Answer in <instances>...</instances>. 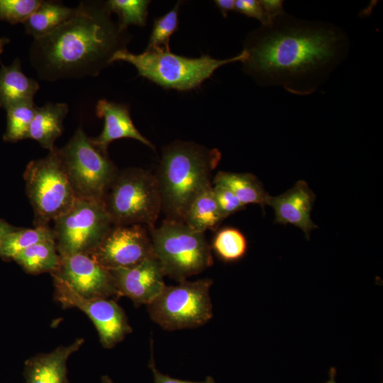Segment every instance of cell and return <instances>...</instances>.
I'll list each match as a JSON object with an SVG mask.
<instances>
[{
    "mask_svg": "<svg viewBox=\"0 0 383 383\" xmlns=\"http://www.w3.org/2000/svg\"><path fill=\"white\" fill-rule=\"evenodd\" d=\"M349 40L340 28L286 13L252 30L244 43L243 71L262 86L313 93L345 58Z\"/></svg>",
    "mask_w": 383,
    "mask_h": 383,
    "instance_id": "6da1fadb",
    "label": "cell"
},
{
    "mask_svg": "<svg viewBox=\"0 0 383 383\" xmlns=\"http://www.w3.org/2000/svg\"><path fill=\"white\" fill-rule=\"evenodd\" d=\"M106 2L83 1L72 16L48 34L34 38L30 59L41 79L97 76L126 49L127 29L111 19Z\"/></svg>",
    "mask_w": 383,
    "mask_h": 383,
    "instance_id": "7a4b0ae2",
    "label": "cell"
},
{
    "mask_svg": "<svg viewBox=\"0 0 383 383\" xmlns=\"http://www.w3.org/2000/svg\"><path fill=\"white\" fill-rule=\"evenodd\" d=\"M221 151L192 141L175 140L162 150L155 174L167 219L183 221L195 197L212 184Z\"/></svg>",
    "mask_w": 383,
    "mask_h": 383,
    "instance_id": "3957f363",
    "label": "cell"
},
{
    "mask_svg": "<svg viewBox=\"0 0 383 383\" xmlns=\"http://www.w3.org/2000/svg\"><path fill=\"white\" fill-rule=\"evenodd\" d=\"M248 56L243 49L227 59H216L209 55L187 57L170 50H148L134 54L126 48L117 51L111 59L127 62L135 67L140 76L167 89L189 91L196 89L219 67L234 62H243Z\"/></svg>",
    "mask_w": 383,
    "mask_h": 383,
    "instance_id": "277c9868",
    "label": "cell"
},
{
    "mask_svg": "<svg viewBox=\"0 0 383 383\" xmlns=\"http://www.w3.org/2000/svg\"><path fill=\"white\" fill-rule=\"evenodd\" d=\"M101 201L114 226L139 224L150 230L162 212L155 174L140 167L118 170Z\"/></svg>",
    "mask_w": 383,
    "mask_h": 383,
    "instance_id": "5b68a950",
    "label": "cell"
},
{
    "mask_svg": "<svg viewBox=\"0 0 383 383\" xmlns=\"http://www.w3.org/2000/svg\"><path fill=\"white\" fill-rule=\"evenodd\" d=\"M149 232L165 276L180 282L213 263L204 233L194 231L183 221L165 218Z\"/></svg>",
    "mask_w": 383,
    "mask_h": 383,
    "instance_id": "8992f818",
    "label": "cell"
},
{
    "mask_svg": "<svg viewBox=\"0 0 383 383\" xmlns=\"http://www.w3.org/2000/svg\"><path fill=\"white\" fill-rule=\"evenodd\" d=\"M23 176L35 226H50L73 204L76 196L57 148L46 157L30 161Z\"/></svg>",
    "mask_w": 383,
    "mask_h": 383,
    "instance_id": "52a82bcc",
    "label": "cell"
},
{
    "mask_svg": "<svg viewBox=\"0 0 383 383\" xmlns=\"http://www.w3.org/2000/svg\"><path fill=\"white\" fill-rule=\"evenodd\" d=\"M209 278L184 280L164 287L147 309L151 320L167 331L194 328L213 318Z\"/></svg>",
    "mask_w": 383,
    "mask_h": 383,
    "instance_id": "ba28073f",
    "label": "cell"
},
{
    "mask_svg": "<svg viewBox=\"0 0 383 383\" xmlns=\"http://www.w3.org/2000/svg\"><path fill=\"white\" fill-rule=\"evenodd\" d=\"M58 153L76 198L101 201L118 170L79 128Z\"/></svg>",
    "mask_w": 383,
    "mask_h": 383,
    "instance_id": "9c48e42d",
    "label": "cell"
},
{
    "mask_svg": "<svg viewBox=\"0 0 383 383\" xmlns=\"http://www.w3.org/2000/svg\"><path fill=\"white\" fill-rule=\"evenodd\" d=\"M53 223L60 255L89 253L101 243L113 226L101 201L79 198Z\"/></svg>",
    "mask_w": 383,
    "mask_h": 383,
    "instance_id": "30bf717a",
    "label": "cell"
},
{
    "mask_svg": "<svg viewBox=\"0 0 383 383\" xmlns=\"http://www.w3.org/2000/svg\"><path fill=\"white\" fill-rule=\"evenodd\" d=\"M53 283L55 300L63 308L75 307L85 313L94 324L104 348H113L132 333L126 313L113 299H86L58 279L53 278Z\"/></svg>",
    "mask_w": 383,
    "mask_h": 383,
    "instance_id": "8fae6325",
    "label": "cell"
},
{
    "mask_svg": "<svg viewBox=\"0 0 383 383\" xmlns=\"http://www.w3.org/2000/svg\"><path fill=\"white\" fill-rule=\"evenodd\" d=\"M89 254L107 270L127 267L155 257L149 229L143 225H113Z\"/></svg>",
    "mask_w": 383,
    "mask_h": 383,
    "instance_id": "7c38bea8",
    "label": "cell"
},
{
    "mask_svg": "<svg viewBox=\"0 0 383 383\" xmlns=\"http://www.w3.org/2000/svg\"><path fill=\"white\" fill-rule=\"evenodd\" d=\"M50 274L86 299L119 296L109 271L87 253L60 255L58 266Z\"/></svg>",
    "mask_w": 383,
    "mask_h": 383,
    "instance_id": "4fadbf2b",
    "label": "cell"
},
{
    "mask_svg": "<svg viewBox=\"0 0 383 383\" xmlns=\"http://www.w3.org/2000/svg\"><path fill=\"white\" fill-rule=\"evenodd\" d=\"M118 296L131 299L135 304L148 305L165 287V274L156 257L127 267L108 270Z\"/></svg>",
    "mask_w": 383,
    "mask_h": 383,
    "instance_id": "5bb4252c",
    "label": "cell"
},
{
    "mask_svg": "<svg viewBox=\"0 0 383 383\" xmlns=\"http://www.w3.org/2000/svg\"><path fill=\"white\" fill-rule=\"evenodd\" d=\"M316 195L304 180L298 181L286 192L276 196H269L267 205L274 211V223L291 224L299 228L309 240L311 231L317 228L311 218Z\"/></svg>",
    "mask_w": 383,
    "mask_h": 383,
    "instance_id": "9a60e30c",
    "label": "cell"
},
{
    "mask_svg": "<svg viewBox=\"0 0 383 383\" xmlns=\"http://www.w3.org/2000/svg\"><path fill=\"white\" fill-rule=\"evenodd\" d=\"M96 113L104 119V128L99 136L90 139L103 151L107 152L109 144L121 138H132L155 150L153 144L135 126L128 106L100 99L96 104Z\"/></svg>",
    "mask_w": 383,
    "mask_h": 383,
    "instance_id": "2e32d148",
    "label": "cell"
},
{
    "mask_svg": "<svg viewBox=\"0 0 383 383\" xmlns=\"http://www.w3.org/2000/svg\"><path fill=\"white\" fill-rule=\"evenodd\" d=\"M83 338L62 345L50 353L38 354L25 362L26 383H68L67 362L84 343Z\"/></svg>",
    "mask_w": 383,
    "mask_h": 383,
    "instance_id": "e0dca14e",
    "label": "cell"
},
{
    "mask_svg": "<svg viewBox=\"0 0 383 383\" xmlns=\"http://www.w3.org/2000/svg\"><path fill=\"white\" fill-rule=\"evenodd\" d=\"M38 83L21 70L20 60L0 70V106L6 110L14 105L33 102Z\"/></svg>",
    "mask_w": 383,
    "mask_h": 383,
    "instance_id": "ac0fdd59",
    "label": "cell"
},
{
    "mask_svg": "<svg viewBox=\"0 0 383 383\" xmlns=\"http://www.w3.org/2000/svg\"><path fill=\"white\" fill-rule=\"evenodd\" d=\"M68 110V106L65 103L49 102L43 106H36L28 138L37 141L49 151L53 150L55 140L62 133V122Z\"/></svg>",
    "mask_w": 383,
    "mask_h": 383,
    "instance_id": "d6986e66",
    "label": "cell"
},
{
    "mask_svg": "<svg viewBox=\"0 0 383 383\" xmlns=\"http://www.w3.org/2000/svg\"><path fill=\"white\" fill-rule=\"evenodd\" d=\"M212 183L226 186L245 206L258 204L264 210L267 205L270 195L253 174L220 171L214 177Z\"/></svg>",
    "mask_w": 383,
    "mask_h": 383,
    "instance_id": "ffe728a7",
    "label": "cell"
},
{
    "mask_svg": "<svg viewBox=\"0 0 383 383\" xmlns=\"http://www.w3.org/2000/svg\"><path fill=\"white\" fill-rule=\"evenodd\" d=\"M225 218L215 199L212 184L200 192L190 204L183 222L194 231L214 229Z\"/></svg>",
    "mask_w": 383,
    "mask_h": 383,
    "instance_id": "44dd1931",
    "label": "cell"
},
{
    "mask_svg": "<svg viewBox=\"0 0 383 383\" xmlns=\"http://www.w3.org/2000/svg\"><path fill=\"white\" fill-rule=\"evenodd\" d=\"M74 12V8L53 1H43L38 8L23 23L26 33L34 38L45 35L60 26Z\"/></svg>",
    "mask_w": 383,
    "mask_h": 383,
    "instance_id": "7402d4cb",
    "label": "cell"
},
{
    "mask_svg": "<svg viewBox=\"0 0 383 383\" xmlns=\"http://www.w3.org/2000/svg\"><path fill=\"white\" fill-rule=\"evenodd\" d=\"M26 272L38 274L52 273L59 264L60 255L55 240H48L28 247L13 259Z\"/></svg>",
    "mask_w": 383,
    "mask_h": 383,
    "instance_id": "603a6c76",
    "label": "cell"
},
{
    "mask_svg": "<svg viewBox=\"0 0 383 383\" xmlns=\"http://www.w3.org/2000/svg\"><path fill=\"white\" fill-rule=\"evenodd\" d=\"M55 240L50 226H35L33 228H16L5 238L0 251V257L13 260L18 253L36 243Z\"/></svg>",
    "mask_w": 383,
    "mask_h": 383,
    "instance_id": "cb8c5ba5",
    "label": "cell"
},
{
    "mask_svg": "<svg viewBox=\"0 0 383 383\" xmlns=\"http://www.w3.org/2000/svg\"><path fill=\"white\" fill-rule=\"evenodd\" d=\"M212 248L222 260L233 262L244 257L248 250V241L240 230L226 227L216 234Z\"/></svg>",
    "mask_w": 383,
    "mask_h": 383,
    "instance_id": "d4e9b609",
    "label": "cell"
},
{
    "mask_svg": "<svg viewBox=\"0 0 383 383\" xmlns=\"http://www.w3.org/2000/svg\"><path fill=\"white\" fill-rule=\"evenodd\" d=\"M33 102L22 103L6 109L7 126L4 140L16 142L28 138L30 126L35 111Z\"/></svg>",
    "mask_w": 383,
    "mask_h": 383,
    "instance_id": "484cf974",
    "label": "cell"
},
{
    "mask_svg": "<svg viewBox=\"0 0 383 383\" xmlns=\"http://www.w3.org/2000/svg\"><path fill=\"white\" fill-rule=\"evenodd\" d=\"M179 6L178 1L170 11L155 19L145 50H170V38L178 28Z\"/></svg>",
    "mask_w": 383,
    "mask_h": 383,
    "instance_id": "4316f807",
    "label": "cell"
},
{
    "mask_svg": "<svg viewBox=\"0 0 383 383\" xmlns=\"http://www.w3.org/2000/svg\"><path fill=\"white\" fill-rule=\"evenodd\" d=\"M109 11L118 16V23L127 29L130 25L145 26L148 15V0H109L106 1Z\"/></svg>",
    "mask_w": 383,
    "mask_h": 383,
    "instance_id": "83f0119b",
    "label": "cell"
},
{
    "mask_svg": "<svg viewBox=\"0 0 383 383\" xmlns=\"http://www.w3.org/2000/svg\"><path fill=\"white\" fill-rule=\"evenodd\" d=\"M40 0H0V20L23 23L40 5Z\"/></svg>",
    "mask_w": 383,
    "mask_h": 383,
    "instance_id": "f1b7e54d",
    "label": "cell"
},
{
    "mask_svg": "<svg viewBox=\"0 0 383 383\" xmlns=\"http://www.w3.org/2000/svg\"><path fill=\"white\" fill-rule=\"evenodd\" d=\"M212 190L218 208L225 218L245 209V206L226 186L212 183Z\"/></svg>",
    "mask_w": 383,
    "mask_h": 383,
    "instance_id": "f546056e",
    "label": "cell"
},
{
    "mask_svg": "<svg viewBox=\"0 0 383 383\" xmlns=\"http://www.w3.org/2000/svg\"><path fill=\"white\" fill-rule=\"evenodd\" d=\"M235 10L248 17L257 19L262 25H266L270 22L260 1H235Z\"/></svg>",
    "mask_w": 383,
    "mask_h": 383,
    "instance_id": "4dcf8cb0",
    "label": "cell"
},
{
    "mask_svg": "<svg viewBox=\"0 0 383 383\" xmlns=\"http://www.w3.org/2000/svg\"><path fill=\"white\" fill-rule=\"evenodd\" d=\"M153 346L151 344V355L149 362V368L151 370L153 375L154 383H216L214 379L211 376H207L204 381L192 382L189 380H182L179 379L172 378L167 374L161 373L157 368L155 364L153 356Z\"/></svg>",
    "mask_w": 383,
    "mask_h": 383,
    "instance_id": "1f68e13d",
    "label": "cell"
},
{
    "mask_svg": "<svg viewBox=\"0 0 383 383\" xmlns=\"http://www.w3.org/2000/svg\"><path fill=\"white\" fill-rule=\"evenodd\" d=\"M268 16L270 21L284 13V1L281 0H262L260 1Z\"/></svg>",
    "mask_w": 383,
    "mask_h": 383,
    "instance_id": "d6a6232c",
    "label": "cell"
},
{
    "mask_svg": "<svg viewBox=\"0 0 383 383\" xmlns=\"http://www.w3.org/2000/svg\"><path fill=\"white\" fill-rule=\"evenodd\" d=\"M214 3L225 18L229 11L235 10L234 0H215Z\"/></svg>",
    "mask_w": 383,
    "mask_h": 383,
    "instance_id": "836d02e7",
    "label": "cell"
},
{
    "mask_svg": "<svg viewBox=\"0 0 383 383\" xmlns=\"http://www.w3.org/2000/svg\"><path fill=\"white\" fill-rule=\"evenodd\" d=\"M16 227L10 225L5 221L0 218V251L5 238Z\"/></svg>",
    "mask_w": 383,
    "mask_h": 383,
    "instance_id": "e575fe53",
    "label": "cell"
},
{
    "mask_svg": "<svg viewBox=\"0 0 383 383\" xmlns=\"http://www.w3.org/2000/svg\"><path fill=\"white\" fill-rule=\"evenodd\" d=\"M336 369L331 367L329 371V379L326 383H337L335 380Z\"/></svg>",
    "mask_w": 383,
    "mask_h": 383,
    "instance_id": "d590c367",
    "label": "cell"
},
{
    "mask_svg": "<svg viewBox=\"0 0 383 383\" xmlns=\"http://www.w3.org/2000/svg\"><path fill=\"white\" fill-rule=\"evenodd\" d=\"M9 42V39L7 38H0V55L3 52L4 47Z\"/></svg>",
    "mask_w": 383,
    "mask_h": 383,
    "instance_id": "8d00e7d4",
    "label": "cell"
},
{
    "mask_svg": "<svg viewBox=\"0 0 383 383\" xmlns=\"http://www.w3.org/2000/svg\"><path fill=\"white\" fill-rule=\"evenodd\" d=\"M101 383H114L112 379L107 375L101 377Z\"/></svg>",
    "mask_w": 383,
    "mask_h": 383,
    "instance_id": "74e56055",
    "label": "cell"
}]
</instances>
